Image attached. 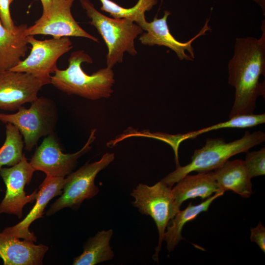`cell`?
I'll use <instances>...</instances> for the list:
<instances>
[{"label": "cell", "instance_id": "7c38bea8", "mask_svg": "<svg viewBox=\"0 0 265 265\" xmlns=\"http://www.w3.org/2000/svg\"><path fill=\"white\" fill-rule=\"evenodd\" d=\"M44 81L23 72L8 70L0 73V109L18 110L26 103H31L45 85Z\"/></svg>", "mask_w": 265, "mask_h": 265}, {"label": "cell", "instance_id": "7a4b0ae2", "mask_svg": "<svg viewBox=\"0 0 265 265\" xmlns=\"http://www.w3.org/2000/svg\"><path fill=\"white\" fill-rule=\"evenodd\" d=\"M68 66L64 70L57 69L51 76V84L68 94L76 95L95 100L109 98L113 92L114 73L112 68L100 69L89 75L82 68L83 62L92 63L93 60L83 50L71 53Z\"/></svg>", "mask_w": 265, "mask_h": 265}, {"label": "cell", "instance_id": "484cf974", "mask_svg": "<svg viewBox=\"0 0 265 265\" xmlns=\"http://www.w3.org/2000/svg\"><path fill=\"white\" fill-rule=\"evenodd\" d=\"M250 240L258 244L261 250L265 252V228L260 222L256 227L251 228Z\"/></svg>", "mask_w": 265, "mask_h": 265}, {"label": "cell", "instance_id": "d4e9b609", "mask_svg": "<svg viewBox=\"0 0 265 265\" xmlns=\"http://www.w3.org/2000/svg\"><path fill=\"white\" fill-rule=\"evenodd\" d=\"M13 0H0V21L7 29L12 30L15 25L11 18L10 6Z\"/></svg>", "mask_w": 265, "mask_h": 265}, {"label": "cell", "instance_id": "44dd1931", "mask_svg": "<svg viewBox=\"0 0 265 265\" xmlns=\"http://www.w3.org/2000/svg\"><path fill=\"white\" fill-rule=\"evenodd\" d=\"M113 230L99 231L90 237L83 246V252L75 258L74 265H95L112 260L114 256L110 246Z\"/></svg>", "mask_w": 265, "mask_h": 265}, {"label": "cell", "instance_id": "9c48e42d", "mask_svg": "<svg viewBox=\"0 0 265 265\" xmlns=\"http://www.w3.org/2000/svg\"><path fill=\"white\" fill-rule=\"evenodd\" d=\"M96 131L92 129L84 146L72 154L63 153L53 133L49 134L36 148L29 162L35 171L43 172L46 176L65 178L71 172L78 159L91 150Z\"/></svg>", "mask_w": 265, "mask_h": 265}, {"label": "cell", "instance_id": "5bb4252c", "mask_svg": "<svg viewBox=\"0 0 265 265\" xmlns=\"http://www.w3.org/2000/svg\"><path fill=\"white\" fill-rule=\"evenodd\" d=\"M65 178L46 176L39 186L36 203L26 217L17 224L5 228L2 233L12 237L35 242L37 238L29 228L35 220L42 217L44 211L50 200L61 194Z\"/></svg>", "mask_w": 265, "mask_h": 265}, {"label": "cell", "instance_id": "7402d4cb", "mask_svg": "<svg viewBox=\"0 0 265 265\" xmlns=\"http://www.w3.org/2000/svg\"><path fill=\"white\" fill-rule=\"evenodd\" d=\"M5 124V139L0 147V170L4 166L10 167L16 165L24 155L23 136L13 124Z\"/></svg>", "mask_w": 265, "mask_h": 265}, {"label": "cell", "instance_id": "277c9868", "mask_svg": "<svg viewBox=\"0 0 265 265\" xmlns=\"http://www.w3.org/2000/svg\"><path fill=\"white\" fill-rule=\"evenodd\" d=\"M88 17L104 39L108 50L106 67L112 68L123 62L124 53L135 55L134 40L143 30L136 23L124 18L108 17L98 11L89 0H80Z\"/></svg>", "mask_w": 265, "mask_h": 265}, {"label": "cell", "instance_id": "3957f363", "mask_svg": "<svg viewBox=\"0 0 265 265\" xmlns=\"http://www.w3.org/2000/svg\"><path fill=\"white\" fill-rule=\"evenodd\" d=\"M265 140V133L262 131L250 132L246 131L240 139L229 143L222 138H208L205 145L194 151L190 162L184 166L177 167L161 180L172 187L182 178L191 172L212 171L223 165L232 156L248 150L260 145Z\"/></svg>", "mask_w": 265, "mask_h": 265}, {"label": "cell", "instance_id": "ffe728a7", "mask_svg": "<svg viewBox=\"0 0 265 265\" xmlns=\"http://www.w3.org/2000/svg\"><path fill=\"white\" fill-rule=\"evenodd\" d=\"M223 194V192L214 193L213 195L197 205H192L190 202L186 209L180 210L177 213L174 217L169 221L163 238V240L166 242L167 248L169 252L173 251L180 241L184 239L181 233L185 224L195 219L200 213L207 212L212 203Z\"/></svg>", "mask_w": 265, "mask_h": 265}, {"label": "cell", "instance_id": "8fae6325", "mask_svg": "<svg viewBox=\"0 0 265 265\" xmlns=\"http://www.w3.org/2000/svg\"><path fill=\"white\" fill-rule=\"evenodd\" d=\"M75 0H52L49 12L42 16L26 30V35H51L53 38L79 37L99 42L98 38L85 31L71 13Z\"/></svg>", "mask_w": 265, "mask_h": 265}, {"label": "cell", "instance_id": "cb8c5ba5", "mask_svg": "<svg viewBox=\"0 0 265 265\" xmlns=\"http://www.w3.org/2000/svg\"><path fill=\"white\" fill-rule=\"evenodd\" d=\"M243 160L246 170L249 177L252 179L265 174V148L258 151L246 152Z\"/></svg>", "mask_w": 265, "mask_h": 265}, {"label": "cell", "instance_id": "9a60e30c", "mask_svg": "<svg viewBox=\"0 0 265 265\" xmlns=\"http://www.w3.org/2000/svg\"><path fill=\"white\" fill-rule=\"evenodd\" d=\"M49 247L0 232V258L4 265H40Z\"/></svg>", "mask_w": 265, "mask_h": 265}, {"label": "cell", "instance_id": "2e32d148", "mask_svg": "<svg viewBox=\"0 0 265 265\" xmlns=\"http://www.w3.org/2000/svg\"><path fill=\"white\" fill-rule=\"evenodd\" d=\"M26 24L15 26L12 30L0 21V73L10 70L22 60L28 48Z\"/></svg>", "mask_w": 265, "mask_h": 265}, {"label": "cell", "instance_id": "4316f807", "mask_svg": "<svg viewBox=\"0 0 265 265\" xmlns=\"http://www.w3.org/2000/svg\"><path fill=\"white\" fill-rule=\"evenodd\" d=\"M43 6V14H47L49 10L51 5L52 0H40Z\"/></svg>", "mask_w": 265, "mask_h": 265}, {"label": "cell", "instance_id": "603a6c76", "mask_svg": "<svg viewBox=\"0 0 265 265\" xmlns=\"http://www.w3.org/2000/svg\"><path fill=\"white\" fill-rule=\"evenodd\" d=\"M100 9L109 13L114 18H124L137 25L146 20L145 12L157 4L158 0H138L135 5L129 8L122 7L111 0H99Z\"/></svg>", "mask_w": 265, "mask_h": 265}, {"label": "cell", "instance_id": "e0dca14e", "mask_svg": "<svg viewBox=\"0 0 265 265\" xmlns=\"http://www.w3.org/2000/svg\"><path fill=\"white\" fill-rule=\"evenodd\" d=\"M172 188L174 198L180 207L190 198H209L214 193L223 192L214 177L213 171L198 172L196 175H186Z\"/></svg>", "mask_w": 265, "mask_h": 265}, {"label": "cell", "instance_id": "5b68a950", "mask_svg": "<svg viewBox=\"0 0 265 265\" xmlns=\"http://www.w3.org/2000/svg\"><path fill=\"white\" fill-rule=\"evenodd\" d=\"M58 118L56 106L51 99L38 97L29 108L23 106L12 114L0 113V121L15 126L23 136L26 150L31 151L39 139L52 134Z\"/></svg>", "mask_w": 265, "mask_h": 265}, {"label": "cell", "instance_id": "ba28073f", "mask_svg": "<svg viewBox=\"0 0 265 265\" xmlns=\"http://www.w3.org/2000/svg\"><path fill=\"white\" fill-rule=\"evenodd\" d=\"M27 41L31 46L29 54L10 70L30 74L46 85L51 84V74L58 69V59L73 47L70 39L62 37L40 40L28 35Z\"/></svg>", "mask_w": 265, "mask_h": 265}, {"label": "cell", "instance_id": "6da1fadb", "mask_svg": "<svg viewBox=\"0 0 265 265\" xmlns=\"http://www.w3.org/2000/svg\"><path fill=\"white\" fill-rule=\"evenodd\" d=\"M260 39L237 38L233 57L229 60L228 83L235 88L234 102L229 118L252 114L257 98L265 96V82L260 83L265 73V22Z\"/></svg>", "mask_w": 265, "mask_h": 265}, {"label": "cell", "instance_id": "30bf717a", "mask_svg": "<svg viewBox=\"0 0 265 265\" xmlns=\"http://www.w3.org/2000/svg\"><path fill=\"white\" fill-rule=\"evenodd\" d=\"M35 169L24 155L16 165L9 167H3L0 170V176L6 186L4 197L0 203V213L14 214L19 218L23 216L24 206L36 200L38 190L26 195L24 190L29 185Z\"/></svg>", "mask_w": 265, "mask_h": 265}, {"label": "cell", "instance_id": "4fadbf2b", "mask_svg": "<svg viewBox=\"0 0 265 265\" xmlns=\"http://www.w3.org/2000/svg\"><path fill=\"white\" fill-rule=\"evenodd\" d=\"M170 14L169 11L165 10L162 18L158 19L155 17L150 22L145 20L139 24L138 25L146 32L141 34L139 40L145 46L166 47L173 51L180 60L193 61L194 54L192 43L198 37L205 35L206 31L211 30L208 26L209 19L196 35L186 42H181L177 40L170 32L167 20Z\"/></svg>", "mask_w": 265, "mask_h": 265}, {"label": "cell", "instance_id": "d6986e66", "mask_svg": "<svg viewBox=\"0 0 265 265\" xmlns=\"http://www.w3.org/2000/svg\"><path fill=\"white\" fill-rule=\"evenodd\" d=\"M265 122V113L240 115L230 118L229 120L209 127L186 133L170 134L164 133L162 140L173 149L177 166L180 165L178 159V148L184 140L194 138L198 135L211 131L223 128H245L254 127Z\"/></svg>", "mask_w": 265, "mask_h": 265}, {"label": "cell", "instance_id": "ac0fdd59", "mask_svg": "<svg viewBox=\"0 0 265 265\" xmlns=\"http://www.w3.org/2000/svg\"><path fill=\"white\" fill-rule=\"evenodd\" d=\"M217 184L224 192L232 190L242 197L253 193L251 179L249 177L243 160H227L213 171Z\"/></svg>", "mask_w": 265, "mask_h": 265}, {"label": "cell", "instance_id": "8992f818", "mask_svg": "<svg viewBox=\"0 0 265 265\" xmlns=\"http://www.w3.org/2000/svg\"><path fill=\"white\" fill-rule=\"evenodd\" d=\"M131 194L134 198L133 206L138 208L140 213L150 216L156 223L159 238L153 258L158 263L165 230L180 207L174 198L172 187L161 180L152 186L140 184Z\"/></svg>", "mask_w": 265, "mask_h": 265}, {"label": "cell", "instance_id": "52a82bcc", "mask_svg": "<svg viewBox=\"0 0 265 265\" xmlns=\"http://www.w3.org/2000/svg\"><path fill=\"white\" fill-rule=\"evenodd\" d=\"M114 159L113 153L105 154L98 161L87 163L65 178L63 191L47 211L51 216L66 208L78 210L82 202L96 195L99 191L94 183L97 174L106 168Z\"/></svg>", "mask_w": 265, "mask_h": 265}]
</instances>
